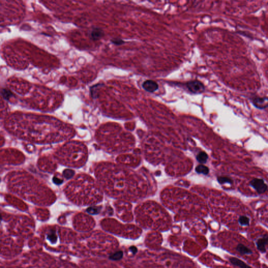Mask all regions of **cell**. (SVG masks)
Here are the masks:
<instances>
[{
    "label": "cell",
    "mask_w": 268,
    "mask_h": 268,
    "mask_svg": "<svg viewBox=\"0 0 268 268\" xmlns=\"http://www.w3.org/2000/svg\"><path fill=\"white\" fill-rule=\"evenodd\" d=\"M249 185L259 194L265 193L268 190V185L262 179H254L249 182Z\"/></svg>",
    "instance_id": "cell-1"
},
{
    "label": "cell",
    "mask_w": 268,
    "mask_h": 268,
    "mask_svg": "<svg viewBox=\"0 0 268 268\" xmlns=\"http://www.w3.org/2000/svg\"><path fill=\"white\" fill-rule=\"evenodd\" d=\"M250 100L253 105L257 109H263L268 107V97H260L254 95L251 97Z\"/></svg>",
    "instance_id": "cell-2"
},
{
    "label": "cell",
    "mask_w": 268,
    "mask_h": 268,
    "mask_svg": "<svg viewBox=\"0 0 268 268\" xmlns=\"http://www.w3.org/2000/svg\"><path fill=\"white\" fill-rule=\"evenodd\" d=\"M187 86L188 90L192 93H202L205 90L204 85L198 80H193L188 82Z\"/></svg>",
    "instance_id": "cell-3"
},
{
    "label": "cell",
    "mask_w": 268,
    "mask_h": 268,
    "mask_svg": "<svg viewBox=\"0 0 268 268\" xmlns=\"http://www.w3.org/2000/svg\"><path fill=\"white\" fill-rule=\"evenodd\" d=\"M268 244V235H265L256 241V245L257 248L261 253L266 252V245Z\"/></svg>",
    "instance_id": "cell-4"
},
{
    "label": "cell",
    "mask_w": 268,
    "mask_h": 268,
    "mask_svg": "<svg viewBox=\"0 0 268 268\" xmlns=\"http://www.w3.org/2000/svg\"><path fill=\"white\" fill-rule=\"evenodd\" d=\"M142 86L146 91L149 92H155L159 88V85L157 82L150 80L144 81Z\"/></svg>",
    "instance_id": "cell-5"
},
{
    "label": "cell",
    "mask_w": 268,
    "mask_h": 268,
    "mask_svg": "<svg viewBox=\"0 0 268 268\" xmlns=\"http://www.w3.org/2000/svg\"><path fill=\"white\" fill-rule=\"evenodd\" d=\"M229 260L232 265L235 266H238L240 268H252L250 266L247 265L244 261L241 260L238 258L235 257H230L229 258Z\"/></svg>",
    "instance_id": "cell-6"
},
{
    "label": "cell",
    "mask_w": 268,
    "mask_h": 268,
    "mask_svg": "<svg viewBox=\"0 0 268 268\" xmlns=\"http://www.w3.org/2000/svg\"><path fill=\"white\" fill-rule=\"evenodd\" d=\"M236 250L241 255H250L253 254V251L244 245L239 244L236 247Z\"/></svg>",
    "instance_id": "cell-7"
},
{
    "label": "cell",
    "mask_w": 268,
    "mask_h": 268,
    "mask_svg": "<svg viewBox=\"0 0 268 268\" xmlns=\"http://www.w3.org/2000/svg\"><path fill=\"white\" fill-rule=\"evenodd\" d=\"M104 35V33L101 28H95L92 30V31L90 33L91 37L92 39L98 40L100 39Z\"/></svg>",
    "instance_id": "cell-8"
},
{
    "label": "cell",
    "mask_w": 268,
    "mask_h": 268,
    "mask_svg": "<svg viewBox=\"0 0 268 268\" xmlns=\"http://www.w3.org/2000/svg\"><path fill=\"white\" fill-rule=\"evenodd\" d=\"M238 223L241 226H248L250 225V220L249 217L245 215L241 216L239 217Z\"/></svg>",
    "instance_id": "cell-9"
},
{
    "label": "cell",
    "mask_w": 268,
    "mask_h": 268,
    "mask_svg": "<svg viewBox=\"0 0 268 268\" xmlns=\"http://www.w3.org/2000/svg\"><path fill=\"white\" fill-rule=\"evenodd\" d=\"M217 181L221 184L226 183L232 184H233V180L231 178L226 176H219L217 178Z\"/></svg>",
    "instance_id": "cell-10"
},
{
    "label": "cell",
    "mask_w": 268,
    "mask_h": 268,
    "mask_svg": "<svg viewBox=\"0 0 268 268\" xmlns=\"http://www.w3.org/2000/svg\"><path fill=\"white\" fill-rule=\"evenodd\" d=\"M123 253L122 251H118L116 253L111 254L109 257V259L113 261H118L123 258Z\"/></svg>",
    "instance_id": "cell-11"
},
{
    "label": "cell",
    "mask_w": 268,
    "mask_h": 268,
    "mask_svg": "<svg viewBox=\"0 0 268 268\" xmlns=\"http://www.w3.org/2000/svg\"><path fill=\"white\" fill-rule=\"evenodd\" d=\"M208 159V155L205 152H201L197 156V160L201 163H205Z\"/></svg>",
    "instance_id": "cell-12"
},
{
    "label": "cell",
    "mask_w": 268,
    "mask_h": 268,
    "mask_svg": "<svg viewBox=\"0 0 268 268\" xmlns=\"http://www.w3.org/2000/svg\"><path fill=\"white\" fill-rule=\"evenodd\" d=\"M196 171L197 173H202L203 175H208L209 173V169L207 167L203 165H199L196 168Z\"/></svg>",
    "instance_id": "cell-13"
},
{
    "label": "cell",
    "mask_w": 268,
    "mask_h": 268,
    "mask_svg": "<svg viewBox=\"0 0 268 268\" xmlns=\"http://www.w3.org/2000/svg\"><path fill=\"white\" fill-rule=\"evenodd\" d=\"M47 239L50 241L52 244H55L57 241V236L55 232L51 231L47 235Z\"/></svg>",
    "instance_id": "cell-14"
},
{
    "label": "cell",
    "mask_w": 268,
    "mask_h": 268,
    "mask_svg": "<svg viewBox=\"0 0 268 268\" xmlns=\"http://www.w3.org/2000/svg\"><path fill=\"white\" fill-rule=\"evenodd\" d=\"M2 97L6 100H9L11 97L13 96V94L10 91L6 89H3L1 91Z\"/></svg>",
    "instance_id": "cell-15"
},
{
    "label": "cell",
    "mask_w": 268,
    "mask_h": 268,
    "mask_svg": "<svg viewBox=\"0 0 268 268\" xmlns=\"http://www.w3.org/2000/svg\"><path fill=\"white\" fill-rule=\"evenodd\" d=\"M111 42H112L113 43H114V45H118V46L122 45V44L124 43V42L123 41V40L121 39H119V38L113 39L111 40Z\"/></svg>",
    "instance_id": "cell-16"
},
{
    "label": "cell",
    "mask_w": 268,
    "mask_h": 268,
    "mask_svg": "<svg viewBox=\"0 0 268 268\" xmlns=\"http://www.w3.org/2000/svg\"><path fill=\"white\" fill-rule=\"evenodd\" d=\"M87 211L91 214H97L99 213V211L97 209V208H90L88 209Z\"/></svg>",
    "instance_id": "cell-17"
},
{
    "label": "cell",
    "mask_w": 268,
    "mask_h": 268,
    "mask_svg": "<svg viewBox=\"0 0 268 268\" xmlns=\"http://www.w3.org/2000/svg\"><path fill=\"white\" fill-rule=\"evenodd\" d=\"M130 250L132 251V253H133V254L134 255V254H136L137 253V251H138V249L137 248V247H136L135 246H130V248H129Z\"/></svg>",
    "instance_id": "cell-18"
}]
</instances>
